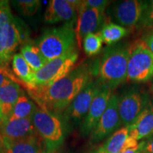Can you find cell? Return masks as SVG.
<instances>
[{"label": "cell", "mask_w": 153, "mask_h": 153, "mask_svg": "<svg viewBox=\"0 0 153 153\" xmlns=\"http://www.w3.org/2000/svg\"><path fill=\"white\" fill-rule=\"evenodd\" d=\"M91 70L86 63L72 70L65 76L51 86L34 87L28 90L39 105L53 114H60L91 80Z\"/></svg>", "instance_id": "cell-1"}, {"label": "cell", "mask_w": 153, "mask_h": 153, "mask_svg": "<svg viewBox=\"0 0 153 153\" xmlns=\"http://www.w3.org/2000/svg\"><path fill=\"white\" fill-rule=\"evenodd\" d=\"M128 46L118 44L108 48L101 58L99 68V80L115 89L127 80Z\"/></svg>", "instance_id": "cell-2"}, {"label": "cell", "mask_w": 153, "mask_h": 153, "mask_svg": "<svg viewBox=\"0 0 153 153\" xmlns=\"http://www.w3.org/2000/svg\"><path fill=\"white\" fill-rule=\"evenodd\" d=\"M73 23L45 30L38 41V47L48 61L75 51L76 35Z\"/></svg>", "instance_id": "cell-3"}, {"label": "cell", "mask_w": 153, "mask_h": 153, "mask_svg": "<svg viewBox=\"0 0 153 153\" xmlns=\"http://www.w3.org/2000/svg\"><path fill=\"white\" fill-rule=\"evenodd\" d=\"M153 77V53L142 39L128 46L127 80L138 83L148 82Z\"/></svg>", "instance_id": "cell-4"}, {"label": "cell", "mask_w": 153, "mask_h": 153, "mask_svg": "<svg viewBox=\"0 0 153 153\" xmlns=\"http://www.w3.org/2000/svg\"><path fill=\"white\" fill-rule=\"evenodd\" d=\"M22 36L9 7L0 9V70L8 69Z\"/></svg>", "instance_id": "cell-5"}, {"label": "cell", "mask_w": 153, "mask_h": 153, "mask_svg": "<svg viewBox=\"0 0 153 153\" xmlns=\"http://www.w3.org/2000/svg\"><path fill=\"white\" fill-rule=\"evenodd\" d=\"M31 118L38 135L49 148L55 149L62 143L64 138L62 124L54 114L38 106Z\"/></svg>", "instance_id": "cell-6"}, {"label": "cell", "mask_w": 153, "mask_h": 153, "mask_svg": "<svg viewBox=\"0 0 153 153\" xmlns=\"http://www.w3.org/2000/svg\"><path fill=\"white\" fill-rule=\"evenodd\" d=\"M77 58L78 53L74 51L48 61L45 66L35 73L33 88L51 86L59 81L73 70Z\"/></svg>", "instance_id": "cell-7"}, {"label": "cell", "mask_w": 153, "mask_h": 153, "mask_svg": "<svg viewBox=\"0 0 153 153\" xmlns=\"http://www.w3.org/2000/svg\"><path fill=\"white\" fill-rule=\"evenodd\" d=\"M145 9L146 1L124 0L111 4L106 12L115 24L131 28L137 26Z\"/></svg>", "instance_id": "cell-8"}, {"label": "cell", "mask_w": 153, "mask_h": 153, "mask_svg": "<svg viewBox=\"0 0 153 153\" xmlns=\"http://www.w3.org/2000/svg\"><path fill=\"white\" fill-rule=\"evenodd\" d=\"M150 101L148 94L136 88H131L118 99V112L125 127L132 125Z\"/></svg>", "instance_id": "cell-9"}, {"label": "cell", "mask_w": 153, "mask_h": 153, "mask_svg": "<svg viewBox=\"0 0 153 153\" xmlns=\"http://www.w3.org/2000/svg\"><path fill=\"white\" fill-rule=\"evenodd\" d=\"M105 17V11L88 7L83 1L77 11L76 25L74 29L76 43L79 49L82 48L83 40L86 36L101 31L106 23Z\"/></svg>", "instance_id": "cell-10"}, {"label": "cell", "mask_w": 153, "mask_h": 153, "mask_svg": "<svg viewBox=\"0 0 153 153\" xmlns=\"http://www.w3.org/2000/svg\"><path fill=\"white\" fill-rule=\"evenodd\" d=\"M118 99L119 97L116 94L111 97L106 111L91 133V139L94 143L104 139L122 124L118 112Z\"/></svg>", "instance_id": "cell-11"}, {"label": "cell", "mask_w": 153, "mask_h": 153, "mask_svg": "<svg viewBox=\"0 0 153 153\" xmlns=\"http://www.w3.org/2000/svg\"><path fill=\"white\" fill-rule=\"evenodd\" d=\"M111 96L112 89L108 86L102 84L91 103L89 111L84 118L81 126V133L82 135H87L88 134L91 133L95 128L101 117L106 111Z\"/></svg>", "instance_id": "cell-12"}, {"label": "cell", "mask_w": 153, "mask_h": 153, "mask_svg": "<svg viewBox=\"0 0 153 153\" xmlns=\"http://www.w3.org/2000/svg\"><path fill=\"white\" fill-rule=\"evenodd\" d=\"M102 85L100 80L91 82L74 98L65 110L66 116L74 121H79L85 118L91 103Z\"/></svg>", "instance_id": "cell-13"}, {"label": "cell", "mask_w": 153, "mask_h": 153, "mask_svg": "<svg viewBox=\"0 0 153 153\" xmlns=\"http://www.w3.org/2000/svg\"><path fill=\"white\" fill-rule=\"evenodd\" d=\"M38 135L31 118L10 120L4 118L0 123V137L9 140H19Z\"/></svg>", "instance_id": "cell-14"}, {"label": "cell", "mask_w": 153, "mask_h": 153, "mask_svg": "<svg viewBox=\"0 0 153 153\" xmlns=\"http://www.w3.org/2000/svg\"><path fill=\"white\" fill-rule=\"evenodd\" d=\"M76 16L77 12L68 0H51L45 10L44 19L49 24L73 23Z\"/></svg>", "instance_id": "cell-15"}, {"label": "cell", "mask_w": 153, "mask_h": 153, "mask_svg": "<svg viewBox=\"0 0 153 153\" xmlns=\"http://www.w3.org/2000/svg\"><path fill=\"white\" fill-rule=\"evenodd\" d=\"M128 129L130 136L137 141L153 135V104L149 103Z\"/></svg>", "instance_id": "cell-16"}, {"label": "cell", "mask_w": 153, "mask_h": 153, "mask_svg": "<svg viewBox=\"0 0 153 153\" xmlns=\"http://www.w3.org/2000/svg\"><path fill=\"white\" fill-rule=\"evenodd\" d=\"M39 135L19 140H9L0 137V149L3 153H43Z\"/></svg>", "instance_id": "cell-17"}, {"label": "cell", "mask_w": 153, "mask_h": 153, "mask_svg": "<svg viewBox=\"0 0 153 153\" xmlns=\"http://www.w3.org/2000/svg\"><path fill=\"white\" fill-rule=\"evenodd\" d=\"M24 94V91L21 86L11 80L0 87V101L2 106L4 118L10 115L19 97Z\"/></svg>", "instance_id": "cell-18"}, {"label": "cell", "mask_w": 153, "mask_h": 153, "mask_svg": "<svg viewBox=\"0 0 153 153\" xmlns=\"http://www.w3.org/2000/svg\"><path fill=\"white\" fill-rule=\"evenodd\" d=\"M12 70L15 75L19 78L21 81L28 87V91L33 88L34 77L35 73L27 62L24 60L21 53H16L13 56L12 60Z\"/></svg>", "instance_id": "cell-19"}, {"label": "cell", "mask_w": 153, "mask_h": 153, "mask_svg": "<svg viewBox=\"0 0 153 153\" xmlns=\"http://www.w3.org/2000/svg\"><path fill=\"white\" fill-rule=\"evenodd\" d=\"M37 108L33 101L24 94L19 97L10 115L6 118L14 120L31 118Z\"/></svg>", "instance_id": "cell-20"}, {"label": "cell", "mask_w": 153, "mask_h": 153, "mask_svg": "<svg viewBox=\"0 0 153 153\" xmlns=\"http://www.w3.org/2000/svg\"><path fill=\"white\" fill-rule=\"evenodd\" d=\"M21 54L34 72H38L48 62L36 45L27 44L21 49Z\"/></svg>", "instance_id": "cell-21"}, {"label": "cell", "mask_w": 153, "mask_h": 153, "mask_svg": "<svg viewBox=\"0 0 153 153\" xmlns=\"http://www.w3.org/2000/svg\"><path fill=\"white\" fill-rule=\"evenodd\" d=\"M128 137V127L124 126L115 131L99 150L106 153H119Z\"/></svg>", "instance_id": "cell-22"}, {"label": "cell", "mask_w": 153, "mask_h": 153, "mask_svg": "<svg viewBox=\"0 0 153 153\" xmlns=\"http://www.w3.org/2000/svg\"><path fill=\"white\" fill-rule=\"evenodd\" d=\"M127 28L115 24L114 22H106L99 32L103 42L107 45L117 43L128 34Z\"/></svg>", "instance_id": "cell-23"}, {"label": "cell", "mask_w": 153, "mask_h": 153, "mask_svg": "<svg viewBox=\"0 0 153 153\" xmlns=\"http://www.w3.org/2000/svg\"><path fill=\"white\" fill-rule=\"evenodd\" d=\"M103 40L99 33H89L83 40L84 51L87 56L91 57L100 52L102 48Z\"/></svg>", "instance_id": "cell-24"}, {"label": "cell", "mask_w": 153, "mask_h": 153, "mask_svg": "<svg viewBox=\"0 0 153 153\" xmlns=\"http://www.w3.org/2000/svg\"><path fill=\"white\" fill-rule=\"evenodd\" d=\"M12 2L19 12L27 16L35 14L41 6L39 0H18Z\"/></svg>", "instance_id": "cell-25"}, {"label": "cell", "mask_w": 153, "mask_h": 153, "mask_svg": "<svg viewBox=\"0 0 153 153\" xmlns=\"http://www.w3.org/2000/svg\"><path fill=\"white\" fill-rule=\"evenodd\" d=\"M84 3L88 7L105 11L108 7V6L111 4V1H107V0H85V1H84Z\"/></svg>", "instance_id": "cell-26"}, {"label": "cell", "mask_w": 153, "mask_h": 153, "mask_svg": "<svg viewBox=\"0 0 153 153\" xmlns=\"http://www.w3.org/2000/svg\"><path fill=\"white\" fill-rule=\"evenodd\" d=\"M137 27L139 28H147V29L153 28V11L145 12Z\"/></svg>", "instance_id": "cell-27"}, {"label": "cell", "mask_w": 153, "mask_h": 153, "mask_svg": "<svg viewBox=\"0 0 153 153\" xmlns=\"http://www.w3.org/2000/svg\"><path fill=\"white\" fill-rule=\"evenodd\" d=\"M141 39L146 43L149 49L153 53V28L148 29V31L143 34Z\"/></svg>", "instance_id": "cell-28"}, {"label": "cell", "mask_w": 153, "mask_h": 153, "mask_svg": "<svg viewBox=\"0 0 153 153\" xmlns=\"http://www.w3.org/2000/svg\"><path fill=\"white\" fill-rule=\"evenodd\" d=\"M144 141L143 145V152L153 153V135L147 138Z\"/></svg>", "instance_id": "cell-29"}, {"label": "cell", "mask_w": 153, "mask_h": 153, "mask_svg": "<svg viewBox=\"0 0 153 153\" xmlns=\"http://www.w3.org/2000/svg\"><path fill=\"white\" fill-rule=\"evenodd\" d=\"M143 145H144V141L143 140L142 142L140 143L138 146L135 147V148L126 149L119 153H142L143 152Z\"/></svg>", "instance_id": "cell-30"}, {"label": "cell", "mask_w": 153, "mask_h": 153, "mask_svg": "<svg viewBox=\"0 0 153 153\" xmlns=\"http://www.w3.org/2000/svg\"><path fill=\"white\" fill-rule=\"evenodd\" d=\"M150 11H153V0L146 1V9L145 12H150Z\"/></svg>", "instance_id": "cell-31"}, {"label": "cell", "mask_w": 153, "mask_h": 153, "mask_svg": "<svg viewBox=\"0 0 153 153\" xmlns=\"http://www.w3.org/2000/svg\"><path fill=\"white\" fill-rule=\"evenodd\" d=\"M9 7V1L7 0H0V9L7 8Z\"/></svg>", "instance_id": "cell-32"}, {"label": "cell", "mask_w": 153, "mask_h": 153, "mask_svg": "<svg viewBox=\"0 0 153 153\" xmlns=\"http://www.w3.org/2000/svg\"><path fill=\"white\" fill-rule=\"evenodd\" d=\"M4 119V114L2 111V106H1V101H0V123H1Z\"/></svg>", "instance_id": "cell-33"}, {"label": "cell", "mask_w": 153, "mask_h": 153, "mask_svg": "<svg viewBox=\"0 0 153 153\" xmlns=\"http://www.w3.org/2000/svg\"><path fill=\"white\" fill-rule=\"evenodd\" d=\"M97 153H106V152H103V151H101V150H99L98 151H97Z\"/></svg>", "instance_id": "cell-34"}, {"label": "cell", "mask_w": 153, "mask_h": 153, "mask_svg": "<svg viewBox=\"0 0 153 153\" xmlns=\"http://www.w3.org/2000/svg\"><path fill=\"white\" fill-rule=\"evenodd\" d=\"M0 153H3V152H2V151H1V149H0Z\"/></svg>", "instance_id": "cell-35"}, {"label": "cell", "mask_w": 153, "mask_h": 153, "mask_svg": "<svg viewBox=\"0 0 153 153\" xmlns=\"http://www.w3.org/2000/svg\"><path fill=\"white\" fill-rule=\"evenodd\" d=\"M43 153H50L49 152H43Z\"/></svg>", "instance_id": "cell-36"}, {"label": "cell", "mask_w": 153, "mask_h": 153, "mask_svg": "<svg viewBox=\"0 0 153 153\" xmlns=\"http://www.w3.org/2000/svg\"><path fill=\"white\" fill-rule=\"evenodd\" d=\"M142 153H148V152H143Z\"/></svg>", "instance_id": "cell-37"}, {"label": "cell", "mask_w": 153, "mask_h": 153, "mask_svg": "<svg viewBox=\"0 0 153 153\" xmlns=\"http://www.w3.org/2000/svg\"><path fill=\"white\" fill-rule=\"evenodd\" d=\"M152 93H153V87H152Z\"/></svg>", "instance_id": "cell-38"}]
</instances>
